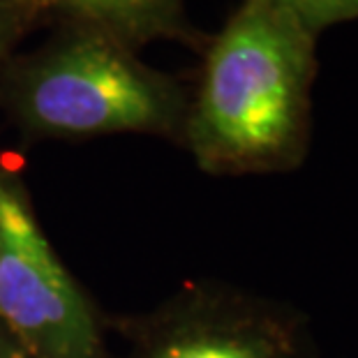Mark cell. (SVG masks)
I'll list each match as a JSON object with an SVG mask.
<instances>
[{"instance_id":"5","label":"cell","mask_w":358,"mask_h":358,"mask_svg":"<svg viewBox=\"0 0 358 358\" xmlns=\"http://www.w3.org/2000/svg\"><path fill=\"white\" fill-rule=\"evenodd\" d=\"M35 14L58 12L77 28L97 30L139 49L155 40L201 47L203 37L187 24L182 0H26Z\"/></svg>"},{"instance_id":"4","label":"cell","mask_w":358,"mask_h":358,"mask_svg":"<svg viewBox=\"0 0 358 358\" xmlns=\"http://www.w3.org/2000/svg\"><path fill=\"white\" fill-rule=\"evenodd\" d=\"M113 358H319L310 319L285 301L220 280L182 282L157 306L106 315Z\"/></svg>"},{"instance_id":"1","label":"cell","mask_w":358,"mask_h":358,"mask_svg":"<svg viewBox=\"0 0 358 358\" xmlns=\"http://www.w3.org/2000/svg\"><path fill=\"white\" fill-rule=\"evenodd\" d=\"M317 35L275 0H243L203 44L182 143L210 176L289 173L312 141Z\"/></svg>"},{"instance_id":"8","label":"cell","mask_w":358,"mask_h":358,"mask_svg":"<svg viewBox=\"0 0 358 358\" xmlns=\"http://www.w3.org/2000/svg\"><path fill=\"white\" fill-rule=\"evenodd\" d=\"M0 358H28L7 335L0 331Z\"/></svg>"},{"instance_id":"3","label":"cell","mask_w":358,"mask_h":358,"mask_svg":"<svg viewBox=\"0 0 358 358\" xmlns=\"http://www.w3.org/2000/svg\"><path fill=\"white\" fill-rule=\"evenodd\" d=\"M0 331L28 358H113L106 315L53 248L19 169L3 159Z\"/></svg>"},{"instance_id":"7","label":"cell","mask_w":358,"mask_h":358,"mask_svg":"<svg viewBox=\"0 0 358 358\" xmlns=\"http://www.w3.org/2000/svg\"><path fill=\"white\" fill-rule=\"evenodd\" d=\"M35 10L26 0H0V83L14 60L17 42L35 21Z\"/></svg>"},{"instance_id":"2","label":"cell","mask_w":358,"mask_h":358,"mask_svg":"<svg viewBox=\"0 0 358 358\" xmlns=\"http://www.w3.org/2000/svg\"><path fill=\"white\" fill-rule=\"evenodd\" d=\"M0 104L30 141L150 134L182 143L189 93L134 49L72 26L44 49L14 56Z\"/></svg>"},{"instance_id":"6","label":"cell","mask_w":358,"mask_h":358,"mask_svg":"<svg viewBox=\"0 0 358 358\" xmlns=\"http://www.w3.org/2000/svg\"><path fill=\"white\" fill-rule=\"evenodd\" d=\"M306 26L310 33H319L331 26L358 19V0H275Z\"/></svg>"}]
</instances>
